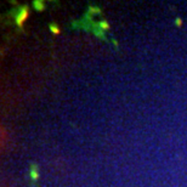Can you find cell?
<instances>
[{
  "mask_svg": "<svg viewBox=\"0 0 187 187\" xmlns=\"http://www.w3.org/2000/svg\"><path fill=\"white\" fill-rule=\"evenodd\" d=\"M29 175H31V179L33 180V181H37V180L39 179V171H38V169L35 167L32 168L31 171H29Z\"/></svg>",
  "mask_w": 187,
  "mask_h": 187,
  "instance_id": "obj_2",
  "label": "cell"
},
{
  "mask_svg": "<svg viewBox=\"0 0 187 187\" xmlns=\"http://www.w3.org/2000/svg\"><path fill=\"white\" fill-rule=\"evenodd\" d=\"M33 5H34V9H37L38 11L44 10V8H45V4L43 1H34Z\"/></svg>",
  "mask_w": 187,
  "mask_h": 187,
  "instance_id": "obj_4",
  "label": "cell"
},
{
  "mask_svg": "<svg viewBox=\"0 0 187 187\" xmlns=\"http://www.w3.org/2000/svg\"><path fill=\"white\" fill-rule=\"evenodd\" d=\"M175 23H176L177 27H180V26H181V23H182V19H181V18H176V19H175Z\"/></svg>",
  "mask_w": 187,
  "mask_h": 187,
  "instance_id": "obj_6",
  "label": "cell"
},
{
  "mask_svg": "<svg viewBox=\"0 0 187 187\" xmlns=\"http://www.w3.org/2000/svg\"><path fill=\"white\" fill-rule=\"evenodd\" d=\"M29 17V9L27 8V6H22V8L19 9V11L17 12V15L15 17V21H16V23L17 26H22L27 19H28Z\"/></svg>",
  "mask_w": 187,
  "mask_h": 187,
  "instance_id": "obj_1",
  "label": "cell"
},
{
  "mask_svg": "<svg viewBox=\"0 0 187 187\" xmlns=\"http://www.w3.org/2000/svg\"><path fill=\"white\" fill-rule=\"evenodd\" d=\"M49 28H50L51 33H52V34H55V35H58V34H60V32H61L60 27H58L57 24H54V23H51V24L49 26Z\"/></svg>",
  "mask_w": 187,
  "mask_h": 187,
  "instance_id": "obj_3",
  "label": "cell"
},
{
  "mask_svg": "<svg viewBox=\"0 0 187 187\" xmlns=\"http://www.w3.org/2000/svg\"><path fill=\"white\" fill-rule=\"evenodd\" d=\"M100 28L103 29V31H108L109 29L108 22H106V21H102V22H100Z\"/></svg>",
  "mask_w": 187,
  "mask_h": 187,
  "instance_id": "obj_5",
  "label": "cell"
}]
</instances>
